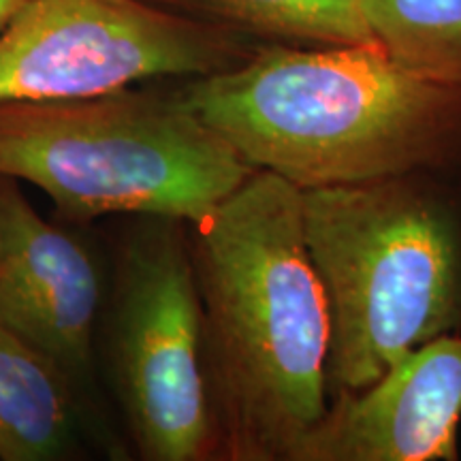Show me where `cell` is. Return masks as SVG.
<instances>
[{"label":"cell","instance_id":"cell-11","mask_svg":"<svg viewBox=\"0 0 461 461\" xmlns=\"http://www.w3.org/2000/svg\"><path fill=\"white\" fill-rule=\"evenodd\" d=\"M374 41L400 65L461 90V0H361Z\"/></svg>","mask_w":461,"mask_h":461},{"label":"cell","instance_id":"cell-5","mask_svg":"<svg viewBox=\"0 0 461 461\" xmlns=\"http://www.w3.org/2000/svg\"><path fill=\"white\" fill-rule=\"evenodd\" d=\"M113 248L99 367L143 461H216L190 224L129 216Z\"/></svg>","mask_w":461,"mask_h":461},{"label":"cell","instance_id":"cell-3","mask_svg":"<svg viewBox=\"0 0 461 461\" xmlns=\"http://www.w3.org/2000/svg\"><path fill=\"white\" fill-rule=\"evenodd\" d=\"M302 222L330 305V397L461 333V194L442 173L302 190Z\"/></svg>","mask_w":461,"mask_h":461},{"label":"cell","instance_id":"cell-2","mask_svg":"<svg viewBox=\"0 0 461 461\" xmlns=\"http://www.w3.org/2000/svg\"><path fill=\"white\" fill-rule=\"evenodd\" d=\"M180 86L252 169L299 190L461 165V90L420 77L378 41L261 43L238 67Z\"/></svg>","mask_w":461,"mask_h":461},{"label":"cell","instance_id":"cell-7","mask_svg":"<svg viewBox=\"0 0 461 461\" xmlns=\"http://www.w3.org/2000/svg\"><path fill=\"white\" fill-rule=\"evenodd\" d=\"M107 278L84 238L43 218L20 182L0 176V327L45 357L112 425L99 367Z\"/></svg>","mask_w":461,"mask_h":461},{"label":"cell","instance_id":"cell-8","mask_svg":"<svg viewBox=\"0 0 461 461\" xmlns=\"http://www.w3.org/2000/svg\"><path fill=\"white\" fill-rule=\"evenodd\" d=\"M461 333L431 339L370 387L333 393L291 461H455Z\"/></svg>","mask_w":461,"mask_h":461},{"label":"cell","instance_id":"cell-6","mask_svg":"<svg viewBox=\"0 0 461 461\" xmlns=\"http://www.w3.org/2000/svg\"><path fill=\"white\" fill-rule=\"evenodd\" d=\"M258 45L149 0H28L0 31V103L205 77L238 67Z\"/></svg>","mask_w":461,"mask_h":461},{"label":"cell","instance_id":"cell-4","mask_svg":"<svg viewBox=\"0 0 461 461\" xmlns=\"http://www.w3.org/2000/svg\"><path fill=\"white\" fill-rule=\"evenodd\" d=\"M255 171L182 86L0 103V176L41 188L73 222L149 214L197 224Z\"/></svg>","mask_w":461,"mask_h":461},{"label":"cell","instance_id":"cell-10","mask_svg":"<svg viewBox=\"0 0 461 461\" xmlns=\"http://www.w3.org/2000/svg\"><path fill=\"white\" fill-rule=\"evenodd\" d=\"M261 43L355 45L374 41L361 0H149Z\"/></svg>","mask_w":461,"mask_h":461},{"label":"cell","instance_id":"cell-12","mask_svg":"<svg viewBox=\"0 0 461 461\" xmlns=\"http://www.w3.org/2000/svg\"><path fill=\"white\" fill-rule=\"evenodd\" d=\"M26 3L28 0H0V31H3V28L7 26L17 14H20Z\"/></svg>","mask_w":461,"mask_h":461},{"label":"cell","instance_id":"cell-1","mask_svg":"<svg viewBox=\"0 0 461 461\" xmlns=\"http://www.w3.org/2000/svg\"><path fill=\"white\" fill-rule=\"evenodd\" d=\"M216 461H291L330 402L331 319L302 190L257 169L190 224Z\"/></svg>","mask_w":461,"mask_h":461},{"label":"cell","instance_id":"cell-9","mask_svg":"<svg viewBox=\"0 0 461 461\" xmlns=\"http://www.w3.org/2000/svg\"><path fill=\"white\" fill-rule=\"evenodd\" d=\"M88 453L124 459L131 451L45 357L0 327V461H71Z\"/></svg>","mask_w":461,"mask_h":461}]
</instances>
